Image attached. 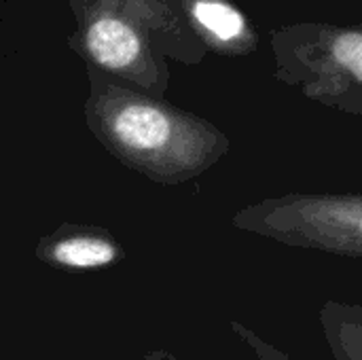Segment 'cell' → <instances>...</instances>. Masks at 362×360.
<instances>
[{
  "mask_svg": "<svg viewBox=\"0 0 362 360\" xmlns=\"http://www.w3.org/2000/svg\"><path fill=\"white\" fill-rule=\"evenodd\" d=\"M85 123L98 142L129 170L180 185L202 176L231 149L225 132L204 117L153 98L85 66Z\"/></svg>",
  "mask_w": 362,
  "mask_h": 360,
  "instance_id": "obj_1",
  "label": "cell"
},
{
  "mask_svg": "<svg viewBox=\"0 0 362 360\" xmlns=\"http://www.w3.org/2000/svg\"><path fill=\"white\" fill-rule=\"evenodd\" d=\"M74 32L68 47L102 74L163 98L170 62L199 64L206 49L178 0H68Z\"/></svg>",
  "mask_w": 362,
  "mask_h": 360,
  "instance_id": "obj_2",
  "label": "cell"
},
{
  "mask_svg": "<svg viewBox=\"0 0 362 360\" xmlns=\"http://www.w3.org/2000/svg\"><path fill=\"white\" fill-rule=\"evenodd\" d=\"M276 79L305 98L362 115V25L303 21L274 28Z\"/></svg>",
  "mask_w": 362,
  "mask_h": 360,
  "instance_id": "obj_3",
  "label": "cell"
},
{
  "mask_svg": "<svg viewBox=\"0 0 362 360\" xmlns=\"http://www.w3.org/2000/svg\"><path fill=\"white\" fill-rule=\"evenodd\" d=\"M231 225L293 248L362 259V193H286L244 206Z\"/></svg>",
  "mask_w": 362,
  "mask_h": 360,
  "instance_id": "obj_4",
  "label": "cell"
},
{
  "mask_svg": "<svg viewBox=\"0 0 362 360\" xmlns=\"http://www.w3.org/2000/svg\"><path fill=\"white\" fill-rule=\"evenodd\" d=\"M178 4L206 51L225 57L257 51L259 34L248 15L231 0H178Z\"/></svg>",
  "mask_w": 362,
  "mask_h": 360,
  "instance_id": "obj_5",
  "label": "cell"
},
{
  "mask_svg": "<svg viewBox=\"0 0 362 360\" xmlns=\"http://www.w3.org/2000/svg\"><path fill=\"white\" fill-rule=\"evenodd\" d=\"M123 257L125 252L117 238L110 231L91 225L66 223L51 236H45L36 246L38 261L72 272L110 267Z\"/></svg>",
  "mask_w": 362,
  "mask_h": 360,
  "instance_id": "obj_6",
  "label": "cell"
},
{
  "mask_svg": "<svg viewBox=\"0 0 362 360\" xmlns=\"http://www.w3.org/2000/svg\"><path fill=\"white\" fill-rule=\"evenodd\" d=\"M320 327L335 360H362V306L329 299L320 308Z\"/></svg>",
  "mask_w": 362,
  "mask_h": 360,
  "instance_id": "obj_7",
  "label": "cell"
},
{
  "mask_svg": "<svg viewBox=\"0 0 362 360\" xmlns=\"http://www.w3.org/2000/svg\"><path fill=\"white\" fill-rule=\"evenodd\" d=\"M231 331L246 344L252 348V352L257 354L259 360H293L288 354H284L282 350H278L276 346H272L269 342H265L263 337H259L252 329H248L246 325L242 323H231Z\"/></svg>",
  "mask_w": 362,
  "mask_h": 360,
  "instance_id": "obj_8",
  "label": "cell"
},
{
  "mask_svg": "<svg viewBox=\"0 0 362 360\" xmlns=\"http://www.w3.org/2000/svg\"><path fill=\"white\" fill-rule=\"evenodd\" d=\"M163 359H165V360H174V359H172V356H163Z\"/></svg>",
  "mask_w": 362,
  "mask_h": 360,
  "instance_id": "obj_9",
  "label": "cell"
}]
</instances>
